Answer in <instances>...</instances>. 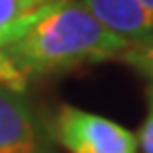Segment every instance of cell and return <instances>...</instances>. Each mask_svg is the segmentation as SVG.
Returning a JSON list of instances; mask_svg holds the SVG:
<instances>
[{"instance_id":"6","label":"cell","mask_w":153,"mask_h":153,"mask_svg":"<svg viewBox=\"0 0 153 153\" xmlns=\"http://www.w3.org/2000/svg\"><path fill=\"white\" fill-rule=\"evenodd\" d=\"M53 2L57 0H0V28L19 22Z\"/></svg>"},{"instance_id":"2","label":"cell","mask_w":153,"mask_h":153,"mask_svg":"<svg viewBox=\"0 0 153 153\" xmlns=\"http://www.w3.org/2000/svg\"><path fill=\"white\" fill-rule=\"evenodd\" d=\"M53 134L70 153H136V136L102 115L62 106Z\"/></svg>"},{"instance_id":"10","label":"cell","mask_w":153,"mask_h":153,"mask_svg":"<svg viewBox=\"0 0 153 153\" xmlns=\"http://www.w3.org/2000/svg\"><path fill=\"white\" fill-rule=\"evenodd\" d=\"M138 2H140V4H143V7L149 11V15L153 17V0H138Z\"/></svg>"},{"instance_id":"9","label":"cell","mask_w":153,"mask_h":153,"mask_svg":"<svg viewBox=\"0 0 153 153\" xmlns=\"http://www.w3.org/2000/svg\"><path fill=\"white\" fill-rule=\"evenodd\" d=\"M136 145L143 149V153H153V87L149 89V111H147L145 123L138 130Z\"/></svg>"},{"instance_id":"5","label":"cell","mask_w":153,"mask_h":153,"mask_svg":"<svg viewBox=\"0 0 153 153\" xmlns=\"http://www.w3.org/2000/svg\"><path fill=\"white\" fill-rule=\"evenodd\" d=\"M117 60L136 68L138 72H143L153 81V36L145 38V41L128 43L126 49L117 55Z\"/></svg>"},{"instance_id":"7","label":"cell","mask_w":153,"mask_h":153,"mask_svg":"<svg viewBox=\"0 0 153 153\" xmlns=\"http://www.w3.org/2000/svg\"><path fill=\"white\" fill-rule=\"evenodd\" d=\"M26 83H28V76L15 66L7 49H0V87H9L13 91H24Z\"/></svg>"},{"instance_id":"4","label":"cell","mask_w":153,"mask_h":153,"mask_svg":"<svg viewBox=\"0 0 153 153\" xmlns=\"http://www.w3.org/2000/svg\"><path fill=\"white\" fill-rule=\"evenodd\" d=\"M0 153H38L36 126L22 91L0 87Z\"/></svg>"},{"instance_id":"3","label":"cell","mask_w":153,"mask_h":153,"mask_svg":"<svg viewBox=\"0 0 153 153\" xmlns=\"http://www.w3.org/2000/svg\"><path fill=\"white\" fill-rule=\"evenodd\" d=\"M87 13L128 43L153 36V17L138 0H74Z\"/></svg>"},{"instance_id":"1","label":"cell","mask_w":153,"mask_h":153,"mask_svg":"<svg viewBox=\"0 0 153 153\" xmlns=\"http://www.w3.org/2000/svg\"><path fill=\"white\" fill-rule=\"evenodd\" d=\"M128 41L108 32L74 0H57L7 47L9 57L28 79L89 62L117 60Z\"/></svg>"},{"instance_id":"8","label":"cell","mask_w":153,"mask_h":153,"mask_svg":"<svg viewBox=\"0 0 153 153\" xmlns=\"http://www.w3.org/2000/svg\"><path fill=\"white\" fill-rule=\"evenodd\" d=\"M55 4V2H53ZM51 7V4H49ZM49 7H45V9H41V11H36V13H32V15H28V17H24V19H19V22H13V24H9V26H2L0 28V49H7L9 45H13L19 36H22L38 17H41Z\"/></svg>"}]
</instances>
